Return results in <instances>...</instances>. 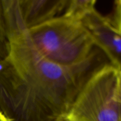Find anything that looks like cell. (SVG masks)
I'll return each instance as SVG.
<instances>
[{
  "mask_svg": "<svg viewBox=\"0 0 121 121\" xmlns=\"http://www.w3.org/2000/svg\"><path fill=\"white\" fill-rule=\"evenodd\" d=\"M0 121H8L7 117L0 111Z\"/></svg>",
  "mask_w": 121,
  "mask_h": 121,
  "instance_id": "cell-10",
  "label": "cell"
},
{
  "mask_svg": "<svg viewBox=\"0 0 121 121\" xmlns=\"http://www.w3.org/2000/svg\"><path fill=\"white\" fill-rule=\"evenodd\" d=\"M119 73H120V74H121V72H119Z\"/></svg>",
  "mask_w": 121,
  "mask_h": 121,
  "instance_id": "cell-13",
  "label": "cell"
},
{
  "mask_svg": "<svg viewBox=\"0 0 121 121\" xmlns=\"http://www.w3.org/2000/svg\"><path fill=\"white\" fill-rule=\"evenodd\" d=\"M119 71L111 64L94 73L77 95L66 121H120L117 99Z\"/></svg>",
  "mask_w": 121,
  "mask_h": 121,
  "instance_id": "cell-3",
  "label": "cell"
},
{
  "mask_svg": "<svg viewBox=\"0 0 121 121\" xmlns=\"http://www.w3.org/2000/svg\"><path fill=\"white\" fill-rule=\"evenodd\" d=\"M58 121H66V120H65V119H61V120Z\"/></svg>",
  "mask_w": 121,
  "mask_h": 121,
  "instance_id": "cell-12",
  "label": "cell"
},
{
  "mask_svg": "<svg viewBox=\"0 0 121 121\" xmlns=\"http://www.w3.org/2000/svg\"><path fill=\"white\" fill-rule=\"evenodd\" d=\"M67 0H2L7 31L28 30L63 14Z\"/></svg>",
  "mask_w": 121,
  "mask_h": 121,
  "instance_id": "cell-4",
  "label": "cell"
},
{
  "mask_svg": "<svg viewBox=\"0 0 121 121\" xmlns=\"http://www.w3.org/2000/svg\"><path fill=\"white\" fill-rule=\"evenodd\" d=\"M120 121H121V112H120Z\"/></svg>",
  "mask_w": 121,
  "mask_h": 121,
  "instance_id": "cell-11",
  "label": "cell"
},
{
  "mask_svg": "<svg viewBox=\"0 0 121 121\" xmlns=\"http://www.w3.org/2000/svg\"><path fill=\"white\" fill-rule=\"evenodd\" d=\"M96 0H67L61 15L81 21L92 11L95 9Z\"/></svg>",
  "mask_w": 121,
  "mask_h": 121,
  "instance_id": "cell-6",
  "label": "cell"
},
{
  "mask_svg": "<svg viewBox=\"0 0 121 121\" xmlns=\"http://www.w3.org/2000/svg\"><path fill=\"white\" fill-rule=\"evenodd\" d=\"M37 50L48 61L65 67L86 60L96 47L82 21L59 15L27 30Z\"/></svg>",
  "mask_w": 121,
  "mask_h": 121,
  "instance_id": "cell-2",
  "label": "cell"
},
{
  "mask_svg": "<svg viewBox=\"0 0 121 121\" xmlns=\"http://www.w3.org/2000/svg\"><path fill=\"white\" fill-rule=\"evenodd\" d=\"M108 19L115 30L121 34V0L115 1L112 15Z\"/></svg>",
  "mask_w": 121,
  "mask_h": 121,
  "instance_id": "cell-8",
  "label": "cell"
},
{
  "mask_svg": "<svg viewBox=\"0 0 121 121\" xmlns=\"http://www.w3.org/2000/svg\"><path fill=\"white\" fill-rule=\"evenodd\" d=\"M117 99L119 104L121 105V74L120 73H119V80H118V86H117Z\"/></svg>",
  "mask_w": 121,
  "mask_h": 121,
  "instance_id": "cell-9",
  "label": "cell"
},
{
  "mask_svg": "<svg viewBox=\"0 0 121 121\" xmlns=\"http://www.w3.org/2000/svg\"><path fill=\"white\" fill-rule=\"evenodd\" d=\"M9 50V41L4 16L2 1H0V60L5 59Z\"/></svg>",
  "mask_w": 121,
  "mask_h": 121,
  "instance_id": "cell-7",
  "label": "cell"
},
{
  "mask_svg": "<svg viewBox=\"0 0 121 121\" xmlns=\"http://www.w3.org/2000/svg\"><path fill=\"white\" fill-rule=\"evenodd\" d=\"M95 46L107 56L111 64L121 72V34L115 30L108 18L94 9L82 20Z\"/></svg>",
  "mask_w": 121,
  "mask_h": 121,
  "instance_id": "cell-5",
  "label": "cell"
},
{
  "mask_svg": "<svg viewBox=\"0 0 121 121\" xmlns=\"http://www.w3.org/2000/svg\"><path fill=\"white\" fill-rule=\"evenodd\" d=\"M7 36L8 56L0 60V111L8 121L64 119L86 82L111 64L96 46L83 62L61 66L39 53L27 30L8 32Z\"/></svg>",
  "mask_w": 121,
  "mask_h": 121,
  "instance_id": "cell-1",
  "label": "cell"
}]
</instances>
